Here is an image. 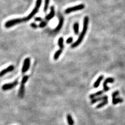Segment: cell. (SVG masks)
Masks as SVG:
<instances>
[{
	"mask_svg": "<svg viewBox=\"0 0 125 125\" xmlns=\"http://www.w3.org/2000/svg\"><path fill=\"white\" fill-rule=\"evenodd\" d=\"M88 24H89V17L88 16H85L83 20V31H82L80 36L77 39V40L72 45V48H76V47L79 45L81 43V42L83 41V39H84V37L85 36V34L86 32H87V30H88Z\"/></svg>",
	"mask_w": 125,
	"mask_h": 125,
	"instance_id": "obj_1",
	"label": "cell"
},
{
	"mask_svg": "<svg viewBox=\"0 0 125 125\" xmlns=\"http://www.w3.org/2000/svg\"><path fill=\"white\" fill-rule=\"evenodd\" d=\"M41 3H42V0H37L36 6H35V7L34 8L33 10L31 11L30 14L27 17H26L25 18H21V22H23L27 21L32 18L34 16L38 13V11L39 10V8H40V7L41 5Z\"/></svg>",
	"mask_w": 125,
	"mask_h": 125,
	"instance_id": "obj_2",
	"label": "cell"
},
{
	"mask_svg": "<svg viewBox=\"0 0 125 125\" xmlns=\"http://www.w3.org/2000/svg\"><path fill=\"white\" fill-rule=\"evenodd\" d=\"M119 94V91H115L112 94V103L114 105H116L118 103L123 102L124 100L123 98L117 97Z\"/></svg>",
	"mask_w": 125,
	"mask_h": 125,
	"instance_id": "obj_3",
	"label": "cell"
},
{
	"mask_svg": "<svg viewBox=\"0 0 125 125\" xmlns=\"http://www.w3.org/2000/svg\"><path fill=\"white\" fill-rule=\"evenodd\" d=\"M84 8V5L83 4H79L75 6L68 8V9H67L65 10V14H69L70 13L73 12V11L83 10Z\"/></svg>",
	"mask_w": 125,
	"mask_h": 125,
	"instance_id": "obj_4",
	"label": "cell"
},
{
	"mask_svg": "<svg viewBox=\"0 0 125 125\" xmlns=\"http://www.w3.org/2000/svg\"><path fill=\"white\" fill-rule=\"evenodd\" d=\"M21 23V18H16L11 19V20L7 21L5 24V26L6 28H9L11 27H13L16 24Z\"/></svg>",
	"mask_w": 125,
	"mask_h": 125,
	"instance_id": "obj_5",
	"label": "cell"
},
{
	"mask_svg": "<svg viewBox=\"0 0 125 125\" xmlns=\"http://www.w3.org/2000/svg\"><path fill=\"white\" fill-rule=\"evenodd\" d=\"M18 84V80H15L14 82L12 83H6L4 84L2 86V90L4 91H6V90H10L11 89L14 88Z\"/></svg>",
	"mask_w": 125,
	"mask_h": 125,
	"instance_id": "obj_6",
	"label": "cell"
},
{
	"mask_svg": "<svg viewBox=\"0 0 125 125\" xmlns=\"http://www.w3.org/2000/svg\"><path fill=\"white\" fill-rule=\"evenodd\" d=\"M114 79L113 78H107L104 81L103 85V91L105 92L109 90V88L107 85V84L108 83H113L114 82Z\"/></svg>",
	"mask_w": 125,
	"mask_h": 125,
	"instance_id": "obj_7",
	"label": "cell"
},
{
	"mask_svg": "<svg viewBox=\"0 0 125 125\" xmlns=\"http://www.w3.org/2000/svg\"><path fill=\"white\" fill-rule=\"evenodd\" d=\"M30 58L28 57L26 58L24 61V62H23V64L22 68V73H24L28 71V70L29 69L30 67Z\"/></svg>",
	"mask_w": 125,
	"mask_h": 125,
	"instance_id": "obj_8",
	"label": "cell"
},
{
	"mask_svg": "<svg viewBox=\"0 0 125 125\" xmlns=\"http://www.w3.org/2000/svg\"><path fill=\"white\" fill-rule=\"evenodd\" d=\"M14 69V66L13 65H10L9 67H7L6 68L3 69L2 71L0 72V77L3 76L6 73L12 72L13 70Z\"/></svg>",
	"mask_w": 125,
	"mask_h": 125,
	"instance_id": "obj_9",
	"label": "cell"
},
{
	"mask_svg": "<svg viewBox=\"0 0 125 125\" xmlns=\"http://www.w3.org/2000/svg\"><path fill=\"white\" fill-rule=\"evenodd\" d=\"M106 100H108V96L107 95H103V96H99L97 97H95L94 99H92L91 101V103L92 104H93L95 103L96 102H97L100 101H104Z\"/></svg>",
	"mask_w": 125,
	"mask_h": 125,
	"instance_id": "obj_10",
	"label": "cell"
},
{
	"mask_svg": "<svg viewBox=\"0 0 125 125\" xmlns=\"http://www.w3.org/2000/svg\"><path fill=\"white\" fill-rule=\"evenodd\" d=\"M55 15V10H54V6L51 7V12L50 13L45 17V19L46 21H49L50 19L53 18Z\"/></svg>",
	"mask_w": 125,
	"mask_h": 125,
	"instance_id": "obj_11",
	"label": "cell"
},
{
	"mask_svg": "<svg viewBox=\"0 0 125 125\" xmlns=\"http://www.w3.org/2000/svg\"><path fill=\"white\" fill-rule=\"evenodd\" d=\"M104 78V76L103 75H101L99 76V77L97 78V79L96 80V81L93 84V87L94 88H97L99 87V86L100 84V83H101V81H102Z\"/></svg>",
	"mask_w": 125,
	"mask_h": 125,
	"instance_id": "obj_12",
	"label": "cell"
},
{
	"mask_svg": "<svg viewBox=\"0 0 125 125\" xmlns=\"http://www.w3.org/2000/svg\"><path fill=\"white\" fill-rule=\"evenodd\" d=\"M63 22H64V18L62 17H61L60 18V21H59V23H58V26L56 27V28H55V29L54 30V32H57V31H59L61 28L62 26V25H63Z\"/></svg>",
	"mask_w": 125,
	"mask_h": 125,
	"instance_id": "obj_13",
	"label": "cell"
},
{
	"mask_svg": "<svg viewBox=\"0 0 125 125\" xmlns=\"http://www.w3.org/2000/svg\"><path fill=\"white\" fill-rule=\"evenodd\" d=\"M24 93H25V86L24 84L21 83L20 88H19V93H18V95L20 97H23V95H24Z\"/></svg>",
	"mask_w": 125,
	"mask_h": 125,
	"instance_id": "obj_14",
	"label": "cell"
},
{
	"mask_svg": "<svg viewBox=\"0 0 125 125\" xmlns=\"http://www.w3.org/2000/svg\"><path fill=\"white\" fill-rule=\"evenodd\" d=\"M105 92L103 90H102V91H97L96 93H94L93 94H92L90 95V99H91V100L93 99H94L95 97H96L97 96H99L100 95H101L102 94Z\"/></svg>",
	"mask_w": 125,
	"mask_h": 125,
	"instance_id": "obj_15",
	"label": "cell"
},
{
	"mask_svg": "<svg viewBox=\"0 0 125 125\" xmlns=\"http://www.w3.org/2000/svg\"><path fill=\"white\" fill-rule=\"evenodd\" d=\"M58 44L60 46V48L61 50H63L64 49V39L62 37L60 38L58 40Z\"/></svg>",
	"mask_w": 125,
	"mask_h": 125,
	"instance_id": "obj_16",
	"label": "cell"
},
{
	"mask_svg": "<svg viewBox=\"0 0 125 125\" xmlns=\"http://www.w3.org/2000/svg\"><path fill=\"white\" fill-rule=\"evenodd\" d=\"M108 100H106L103 101L102 102H101V103L99 104L98 105H97V106H96V108L99 109V108H101V107H102L105 106V105H106L108 103Z\"/></svg>",
	"mask_w": 125,
	"mask_h": 125,
	"instance_id": "obj_17",
	"label": "cell"
},
{
	"mask_svg": "<svg viewBox=\"0 0 125 125\" xmlns=\"http://www.w3.org/2000/svg\"><path fill=\"white\" fill-rule=\"evenodd\" d=\"M62 51V50H61V49H60L58 51H57L54 55V60H57L58 58H59Z\"/></svg>",
	"mask_w": 125,
	"mask_h": 125,
	"instance_id": "obj_18",
	"label": "cell"
},
{
	"mask_svg": "<svg viewBox=\"0 0 125 125\" xmlns=\"http://www.w3.org/2000/svg\"><path fill=\"white\" fill-rule=\"evenodd\" d=\"M79 23L78 22H76L74 23L73 25V30H74V32H75V34H78L79 33Z\"/></svg>",
	"mask_w": 125,
	"mask_h": 125,
	"instance_id": "obj_19",
	"label": "cell"
},
{
	"mask_svg": "<svg viewBox=\"0 0 125 125\" xmlns=\"http://www.w3.org/2000/svg\"><path fill=\"white\" fill-rule=\"evenodd\" d=\"M67 119L68 124L69 125H74V122H73V120L72 118V116L70 114H68L67 115Z\"/></svg>",
	"mask_w": 125,
	"mask_h": 125,
	"instance_id": "obj_20",
	"label": "cell"
},
{
	"mask_svg": "<svg viewBox=\"0 0 125 125\" xmlns=\"http://www.w3.org/2000/svg\"><path fill=\"white\" fill-rule=\"evenodd\" d=\"M49 2L50 0H45V3H44V11L46 12L48 10L49 4Z\"/></svg>",
	"mask_w": 125,
	"mask_h": 125,
	"instance_id": "obj_21",
	"label": "cell"
},
{
	"mask_svg": "<svg viewBox=\"0 0 125 125\" xmlns=\"http://www.w3.org/2000/svg\"><path fill=\"white\" fill-rule=\"evenodd\" d=\"M28 76H24L23 77L22 79L21 80V83L25 84V83H26L27 81V80H28Z\"/></svg>",
	"mask_w": 125,
	"mask_h": 125,
	"instance_id": "obj_22",
	"label": "cell"
},
{
	"mask_svg": "<svg viewBox=\"0 0 125 125\" xmlns=\"http://www.w3.org/2000/svg\"><path fill=\"white\" fill-rule=\"evenodd\" d=\"M46 25H47V22H46V21H42L40 23V25H39V27H40V28H43V27H44Z\"/></svg>",
	"mask_w": 125,
	"mask_h": 125,
	"instance_id": "obj_23",
	"label": "cell"
},
{
	"mask_svg": "<svg viewBox=\"0 0 125 125\" xmlns=\"http://www.w3.org/2000/svg\"><path fill=\"white\" fill-rule=\"evenodd\" d=\"M73 37H69L67 39V41H66V43H68V44H70V43H71L73 42Z\"/></svg>",
	"mask_w": 125,
	"mask_h": 125,
	"instance_id": "obj_24",
	"label": "cell"
},
{
	"mask_svg": "<svg viewBox=\"0 0 125 125\" xmlns=\"http://www.w3.org/2000/svg\"><path fill=\"white\" fill-rule=\"evenodd\" d=\"M31 27H32V28L34 29H36V28H38V25L37 24H36L35 23H31Z\"/></svg>",
	"mask_w": 125,
	"mask_h": 125,
	"instance_id": "obj_25",
	"label": "cell"
},
{
	"mask_svg": "<svg viewBox=\"0 0 125 125\" xmlns=\"http://www.w3.org/2000/svg\"><path fill=\"white\" fill-rule=\"evenodd\" d=\"M35 21H42V19L41 17H37L35 18Z\"/></svg>",
	"mask_w": 125,
	"mask_h": 125,
	"instance_id": "obj_26",
	"label": "cell"
}]
</instances>
